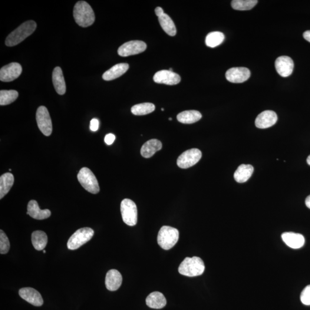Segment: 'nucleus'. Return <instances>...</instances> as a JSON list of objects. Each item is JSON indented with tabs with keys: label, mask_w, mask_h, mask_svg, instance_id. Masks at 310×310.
<instances>
[{
	"label": "nucleus",
	"mask_w": 310,
	"mask_h": 310,
	"mask_svg": "<svg viewBox=\"0 0 310 310\" xmlns=\"http://www.w3.org/2000/svg\"><path fill=\"white\" fill-rule=\"evenodd\" d=\"M75 22L82 27H88L93 24L95 15L93 9L88 2L80 1L74 6L73 11Z\"/></svg>",
	"instance_id": "nucleus-1"
},
{
	"label": "nucleus",
	"mask_w": 310,
	"mask_h": 310,
	"mask_svg": "<svg viewBox=\"0 0 310 310\" xmlns=\"http://www.w3.org/2000/svg\"><path fill=\"white\" fill-rule=\"evenodd\" d=\"M37 27L36 23L33 21L26 22L20 25L18 28L10 34L5 41L6 45L13 47L21 44L22 42L30 36Z\"/></svg>",
	"instance_id": "nucleus-2"
},
{
	"label": "nucleus",
	"mask_w": 310,
	"mask_h": 310,
	"mask_svg": "<svg viewBox=\"0 0 310 310\" xmlns=\"http://www.w3.org/2000/svg\"><path fill=\"white\" fill-rule=\"evenodd\" d=\"M205 266L203 260L199 257H186L179 266V272L181 275L195 277L202 275Z\"/></svg>",
	"instance_id": "nucleus-3"
},
{
	"label": "nucleus",
	"mask_w": 310,
	"mask_h": 310,
	"mask_svg": "<svg viewBox=\"0 0 310 310\" xmlns=\"http://www.w3.org/2000/svg\"><path fill=\"white\" fill-rule=\"evenodd\" d=\"M179 233L174 227L164 226L159 230L157 236V243L161 248L169 250L176 245L179 240Z\"/></svg>",
	"instance_id": "nucleus-4"
},
{
	"label": "nucleus",
	"mask_w": 310,
	"mask_h": 310,
	"mask_svg": "<svg viewBox=\"0 0 310 310\" xmlns=\"http://www.w3.org/2000/svg\"><path fill=\"white\" fill-rule=\"evenodd\" d=\"M77 177L79 182L88 192L94 194L100 192L97 178L88 168H82L78 174Z\"/></svg>",
	"instance_id": "nucleus-5"
},
{
	"label": "nucleus",
	"mask_w": 310,
	"mask_h": 310,
	"mask_svg": "<svg viewBox=\"0 0 310 310\" xmlns=\"http://www.w3.org/2000/svg\"><path fill=\"white\" fill-rule=\"evenodd\" d=\"M94 234V230L90 227H84L76 231L67 242L69 249L75 250L90 241Z\"/></svg>",
	"instance_id": "nucleus-6"
},
{
	"label": "nucleus",
	"mask_w": 310,
	"mask_h": 310,
	"mask_svg": "<svg viewBox=\"0 0 310 310\" xmlns=\"http://www.w3.org/2000/svg\"><path fill=\"white\" fill-rule=\"evenodd\" d=\"M121 213L123 221L127 225L133 226L137 222L136 204L130 199H124L121 203Z\"/></svg>",
	"instance_id": "nucleus-7"
},
{
	"label": "nucleus",
	"mask_w": 310,
	"mask_h": 310,
	"mask_svg": "<svg viewBox=\"0 0 310 310\" xmlns=\"http://www.w3.org/2000/svg\"><path fill=\"white\" fill-rule=\"evenodd\" d=\"M36 119L38 128L42 133L45 136H50L52 131V124L47 109L44 106L39 107L36 111Z\"/></svg>",
	"instance_id": "nucleus-8"
},
{
	"label": "nucleus",
	"mask_w": 310,
	"mask_h": 310,
	"mask_svg": "<svg viewBox=\"0 0 310 310\" xmlns=\"http://www.w3.org/2000/svg\"><path fill=\"white\" fill-rule=\"evenodd\" d=\"M202 157V153L199 149L193 148L187 150L177 158V164L181 169H186L194 166Z\"/></svg>",
	"instance_id": "nucleus-9"
},
{
	"label": "nucleus",
	"mask_w": 310,
	"mask_h": 310,
	"mask_svg": "<svg viewBox=\"0 0 310 310\" xmlns=\"http://www.w3.org/2000/svg\"><path fill=\"white\" fill-rule=\"evenodd\" d=\"M147 49L146 43L140 41H133L125 43L118 49L121 57H126L141 53Z\"/></svg>",
	"instance_id": "nucleus-10"
},
{
	"label": "nucleus",
	"mask_w": 310,
	"mask_h": 310,
	"mask_svg": "<svg viewBox=\"0 0 310 310\" xmlns=\"http://www.w3.org/2000/svg\"><path fill=\"white\" fill-rule=\"evenodd\" d=\"M22 72V67L18 63H11L4 66L0 70V80L2 82H11L17 79Z\"/></svg>",
	"instance_id": "nucleus-11"
},
{
	"label": "nucleus",
	"mask_w": 310,
	"mask_h": 310,
	"mask_svg": "<svg viewBox=\"0 0 310 310\" xmlns=\"http://www.w3.org/2000/svg\"><path fill=\"white\" fill-rule=\"evenodd\" d=\"M250 71L246 67L231 68L226 72V78L232 83L240 84L248 80Z\"/></svg>",
	"instance_id": "nucleus-12"
},
{
	"label": "nucleus",
	"mask_w": 310,
	"mask_h": 310,
	"mask_svg": "<svg viewBox=\"0 0 310 310\" xmlns=\"http://www.w3.org/2000/svg\"><path fill=\"white\" fill-rule=\"evenodd\" d=\"M154 81L157 84L176 85L179 83L181 78L179 75L173 71L161 70L154 75Z\"/></svg>",
	"instance_id": "nucleus-13"
},
{
	"label": "nucleus",
	"mask_w": 310,
	"mask_h": 310,
	"mask_svg": "<svg viewBox=\"0 0 310 310\" xmlns=\"http://www.w3.org/2000/svg\"><path fill=\"white\" fill-rule=\"evenodd\" d=\"M275 68L278 73L283 77H288L292 73L294 64L291 58L282 56L277 58Z\"/></svg>",
	"instance_id": "nucleus-14"
},
{
	"label": "nucleus",
	"mask_w": 310,
	"mask_h": 310,
	"mask_svg": "<svg viewBox=\"0 0 310 310\" xmlns=\"http://www.w3.org/2000/svg\"><path fill=\"white\" fill-rule=\"evenodd\" d=\"M278 121V115L275 111H266L259 114L255 120L257 128L266 129L274 125Z\"/></svg>",
	"instance_id": "nucleus-15"
},
{
	"label": "nucleus",
	"mask_w": 310,
	"mask_h": 310,
	"mask_svg": "<svg viewBox=\"0 0 310 310\" xmlns=\"http://www.w3.org/2000/svg\"><path fill=\"white\" fill-rule=\"evenodd\" d=\"M19 295L22 299L35 306L39 307L44 304V299L41 293L34 288H22L19 290Z\"/></svg>",
	"instance_id": "nucleus-16"
},
{
	"label": "nucleus",
	"mask_w": 310,
	"mask_h": 310,
	"mask_svg": "<svg viewBox=\"0 0 310 310\" xmlns=\"http://www.w3.org/2000/svg\"><path fill=\"white\" fill-rule=\"evenodd\" d=\"M282 239L287 245L292 249H299L305 245V237L301 234L285 232L282 234Z\"/></svg>",
	"instance_id": "nucleus-17"
},
{
	"label": "nucleus",
	"mask_w": 310,
	"mask_h": 310,
	"mask_svg": "<svg viewBox=\"0 0 310 310\" xmlns=\"http://www.w3.org/2000/svg\"><path fill=\"white\" fill-rule=\"evenodd\" d=\"M123 282V277L119 271L116 269L109 270L105 278V285L111 291H116L120 288Z\"/></svg>",
	"instance_id": "nucleus-18"
},
{
	"label": "nucleus",
	"mask_w": 310,
	"mask_h": 310,
	"mask_svg": "<svg viewBox=\"0 0 310 310\" xmlns=\"http://www.w3.org/2000/svg\"><path fill=\"white\" fill-rule=\"evenodd\" d=\"M27 214L35 220H42L48 219L51 213L48 209H41L38 202L31 200L28 204Z\"/></svg>",
	"instance_id": "nucleus-19"
},
{
	"label": "nucleus",
	"mask_w": 310,
	"mask_h": 310,
	"mask_svg": "<svg viewBox=\"0 0 310 310\" xmlns=\"http://www.w3.org/2000/svg\"><path fill=\"white\" fill-rule=\"evenodd\" d=\"M52 82L56 91L59 95H64L66 91V87L64 74L60 67H56L52 72Z\"/></svg>",
	"instance_id": "nucleus-20"
},
{
	"label": "nucleus",
	"mask_w": 310,
	"mask_h": 310,
	"mask_svg": "<svg viewBox=\"0 0 310 310\" xmlns=\"http://www.w3.org/2000/svg\"><path fill=\"white\" fill-rule=\"evenodd\" d=\"M129 67L130 66L127 64H119L115 65L105 72L102 75V78L107 81L114 80L125 74L128 71Z\"/></svg>",
	"instance_id": "nucleus-21"
},
{
	"label": "nucleus",
	"mask_w": 310,
	"mask_h": 310,
	"mask_svg": "<svg viewBox=\"0 0 310 310\" xmlns=\"http://www.w3.org/2000/svg\"><path fill=\"white\" fill-rule=\"evenodd\" d=\"M162 148V144L159 140L152 139L146 142L142 147L140 153L142 156L145 158H150L160 151Z\"/></svg>",
	"instance_id": "nucleus-22"
},
{
	"label": "nucleus",
	"mask_w": 310,
	"mask_h": 310,
	"mask_svg": "<svg viewBox=\"0 0 310 310\" xmlns=\"http://www.w3.org/2000/svg\"><path fill=\"white\" fill-rule=\"evenodd\" d=\"M146 303L150 308L161 309L166 306L167 301L163 293L159 292H154L148 296Z\"/></svg>",
	"instance_id": "nucleus-23"
},
{
	"label": "nucleus",
	"mask_w": 310,
	"mask_h": 310,
	"mask_svg": "<svg viewBox=\"0 0 310 310\" xmlns=\"http://www.w3.org/2000/svg\"><path fill=\"white\" fill-rule=\"evenodd\" d=\"M253 171L254 169L252 165H240L234 174V177L237 182L245 183L251 177Z\"/></svg>",
	"instance_id": "nucleus-24"
},
{
	"label": "nucleus",
	"mask_w": 310,
	"mask_h": 310,
	"mask_svg": "<svg viewBox=\"0 0 310 310\" xmlns=\"http://www.w3.org/2000/svg\"><path fill=\"white\" fill-rule=\"evenodd\" d=\"M14 183V177L11 173H5L0 177V199H2L10 190Z\"/></svg>",
	"instance_id": "nucleus-25"
},
{
	"label": "nucleus",
	"mask_w": 310,
	"mask_h": 310,
	"mask_svg": "<svg viewBox=\"0 0 310 310\" xmlns=\"http://www.w3.org/2000/svg\"><path fill=\"white\" fill-rule=\"evenodd\" d=\"M202 118V114L197 111H186L177 115V120L181 123L190 124L196 123Z\"/></svg>",
	"instance_id": "nucleus-26"
},
{
	"label": "nucleus",
	"mask_w": 310,
	"mask_h": 310,
	"mask_svg": "<svg viewBox=\"0 0 310 310\" xmlns=\"http://www.w3.org/2000/svg\"><path fill=\"white\" fill-rule=\"evenodd\" d=\"M33 246L37 250H44L48 242V237L45 233L43 231L37 230L33 232L31 236Z\"/></svg>",
	"instance_id": "nucleus-27"
},
{
	"label": "nucleus",
	"mask_w": 310,
	"mask_h": 310,
	"mask_svg": "<svg viewBox=\"0 0 310 310\" xmlns=\"http://www.w3.org/2000/svg\"><path fill=\"white\" fill-rule=\"evenodd\" d=\"M158 18H159V22L161 28L166 32V34L171 36H176L177 34L176 25L170 16L164 14Z\"/></svg>",
	"instance_id": "nucleus-28"
},
{
	"label": "nucleus",
	"mask_w": 310,
	"mask_h": 310,
	"mask_svg": "<svg viewBox=\"0 0 310 310\" xmlns=\"http://www.w3.org/2000/svg\"><path fill=\"white\" fill-rule=\"evenodd\" d=\"M225 35L223 33L216 31L209 33L206 38V44L207 47L214 48L217 47L223 42Z\"/></svg>",
	"instance_id": "nucleus-29"
},
{
	"label": "nucleus",
	"mask_w": 310,
	"mask_h": 310,
	"mask_svg": "<svg viewBox=\"0 0 310 310\" xmlns=\"http://www.w3.org/2000/svg\"><path fill=\"white\" fill-rule=\"evenodd\" d=\"M19 96L17 91L11 90H1L0 91V105L1 106H5L12 103L16 100Z\"/></svg>",
	"instance_id": "nucleus-30"
},
{
	"label": "nucleus",
	"mask_w": 310,
	"mask_h": 310,
	"mask_svg": "<svg viewBox=\"0 0 310 310\" xmlns=\"http://www.w3.org/2000/svg\"><path fill=\"white\" fill-rule=\"evenodd\" d=\"M155 110L154 104L152 103H143L134 105L131 108V111L134 115H143L150 114Z\"/></svg>",
	"instance_id": "nucleus-31"
},
{
	"label": "nucleus",
	"mask_w": 310,
	"mask_h": 310,
	"mask_svg": "<svg viewBox=\"0 0 310 310\" xmlns=\"http://www.w3.org/2000/svg\"><path fill=\"white\" fill-rule=\"evenodd\" d=\"M258 2L257 0H234L232 6L234 9L239 11H248L252 9Z\"/></svg>",
	"instance_id": "nucleus-32"
},
{
	"label": "nucleus",
	"mask_w": 310,
	"mask_h": 310,
	"mask_svg": "<svg viewBox=\"0 0 310 310\" xmlns=\"http://www.w3.org/2000/svg\"><path fill=\"white\" fill-rule=\"evenodd\" d=\"M10 243L4 231L0 230V253L6 254L9 252Z\"/></svg>",
	"instance_id": "nucleus-33"
},
{
	"label": "nucleus",
	"mask_w": 310,
	"mask_h": 310,
	"mask_svg": "<svg viewBox=\"0 0 310 310\" xmlns=\"http://www.w3.org/2000/svg\"><path fill=\"white\" fill-rule=\"evenodd\" d=\"M301 301L303 305L310 306V285L303 290L301 295Z\"/></svg>",
	"instance_id": "nucleus-34"
},
{
	"label": "nucleus",
	"mask_w": 310,
	"mask_h": 310,
	"mask_svg": "<svg viewBox=\"0 0 310 310\" xmlns=\"http://www.w3.org/2000/svg\"><path fill=\"white\" fill-rule=\"evenodd\" d=\"M100 122L97 118H93L90 121V129L92 132H96L98 130Z\"/></svg>",
	"instance_id": "nucleus-35"
},
{
	"label": "nucleus",
	"mask_w": 310,
	"mask_h": 310,
	"mask_svg": "<svg viewBox=\"0 0 310 310\" xmlns=\"http://www.w3.org/2000/svg\"><path fill=\"white\" fill-rule=\"evenodd\" d=\"M115 139V136L113 134L110 133L106 135L105 137V142L108 146H111L114 143Z\"/></svg>",
	"instance_id": "nucleus-36"
},
{
	"label": "nucleus",
	"mask_w": 310,
	"mask_h": 310,
	"mask_svg": "<svg viewBox=\"0 0 310 310\" xmlns=\"http://www.w3.org/2000/svg\"><path fill=\"white\" fill-rule=\"evenodd\" d=\"M155 14H156L158 18L160 17V16L164 14L163 9L161 7H157L155 9Z\"/></svg>",
	"instance_id": "nucleus-37"
},
{
	"label": "nucleus",
	"mask_w": 310,
	"mask_h": 310,
	"mask_svg": "<svg viewBox=\"0 0 310 310\" xmlns=\"http://www.w3.org/2000/svg\"><path fill=\"white\" fill-rule=\"evenodd\" d=\"M303 38H304L307 41L310 43V30L304 32V34H303Z\"/></svg>",
	"instance_id": "nucleus-38"
},
{
	"label": "nucleus",
	"mask_w": 310,
	"mask_h": 310,
	"mask_svg": "<svg viewBox=\"0 0 310 310\" xmlns=\"http://www.w3.org/2000/svg\"><path fill=\"white\" fill-rule=\"evenodd\" d=\"M305 203L307 207L310 209V195L306 198Z\"/></svg>",
	"instance_id": "nucleus-39"
},
{
	"label": "nucleus",
	"mask_w": 310,
	"mask_h": 310,
	"mask_svg": "<svg viewBox=\"0 0 310 310\" xmlns=\"http://www.w3.org/2000/svg\"><path fill=\"white\" fill-rule=\"evenodd\" d=\"M307 162H308L309 166H310V155H309L308 159H307Z\"/></svg>",
	"instance_id": "nucleus-40"
},
{
	"label": "nucleus",
	"mask_w": 310,
	"mask_h": 310,
	"mask_svg": "<svg viewBox=\"0 0 310 310\" xmlns=\"http://www.w3.org/2000/svg\"><path fill=\"white\" fill-rule=\"evenodd\" d=\"M161 111H164V109L163 108H161Z\"/></svg>",
	"instance_id": "nucleus-41"
},
{
	"label": "nucleus",
	"mask_w": 310,
	"mask_h": 310,
	"mask_svg": "<svg viewBox=\"0 0 310 310\" xmlns=\"http://www.w3.org/2000/svg\"><path fill=\"white\" fill-rule=\"evenodd\" d=\"M169 120H172V118H169Z\"/></svg>",
	"instance_id": "nucleus-42"
},
{
	"label": "nucleus",
	"mask_w": 310,
	"mask_h": 310,
	"mask_svg": "<svg viewBox=\"0 0 310 310\" xmlns=\"http://www.w3.org/2000/svg\"><path fill=\"white\" fill-rule=\"evenodd\" d=\"M44 253H46V251H45V250H44Z\"/></svg>",
	"instance_id": "nucleus-43"
}]
</instances>
